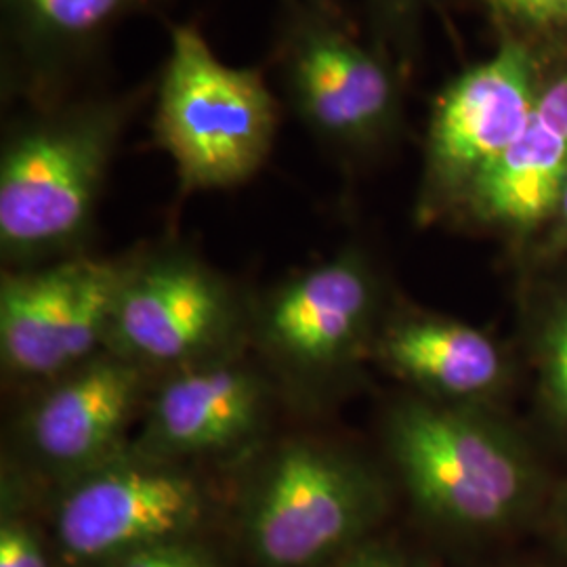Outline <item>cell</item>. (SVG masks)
<instances>
[{"instance_id": "cell-9", "label": "cell", "mask_w": 567, "mask_h": 567, "mask_svg": "<svg viewBox=\"0 0 567 567\" xmlns=\"http://www.w3.org/2000/svg\"><path fill=\"white\" fill-rule=\"evenodd\" d=\"M567 183V55L548 60L536 105L507 152L458 206L477 224L515 236L547 229Z\"/></svg>"}, {"instance_id": "cell-11", "label": "cell", "mask_w": 567, "mask_h": 567, "mask_svg": "<svg viewBox=\"0 0 567 567\" xmlns=\"http://www.w3.org/2000/svg\"><path fill=\"white\" fill-rule=\"evenodd\" d=\"M372 301V271L360 252L347 250L284 288L269 309V339L297 362L332 364L362 334Z\"/></svg>"}, {"instance_id": "cell-18", "label": "cell", "mask_w": 567, "mask_h": 567, "mask_svg": "<svg viewBox=\"0 0 567 567\" xmlns=\"http://www.w3.org/2000/svg\"><path fill=\"white\" fill-rule=\"evenodd\" d=\"M486 4L511 37L536 44L567 37V0H486Z\"/></svg>"}, {"instance_id": "cell-2", "label": "cell", "mask_w": 567, "mask_h": 567, "mask_svg": "<svg viewBox=\"0 0 567 567\" xmlns=\"http://www.w3.org/2000/svg\"><path fill=\"white\" fill-rule=\"evenodd\" d=\"M282 102L261 68L219 60L194 23H173L154 86L152 133L185 192L248 182L269 158Z\"/></svg>"}, {"instance_id": "cell-23", "label": "cell", "mask_w": 567, "mask_h": 567, "mask_svg": "<svg viewBox=\"0 0 567 567\" xmlns=\"http://www.w3.org/2000/svg\"><path fill=\"white\" fill-rule=\"evenodd\" d=\"M343 567H405L404 564H400L398 559L389 557L385 553H379V550H364V553H358L353 555Z\"/></svg>"}, {"instance_id": "cell-14", "label": "cell", "mask_w": 567, "mask_h": 567, "mask_svg": "<svg viewBox=\"0 0 567 567\" xmlns=\"http://www.w3.org/2000/svg\"><path fill=\"white\" fill-rule=\"evenodd\" d=\"M381 358L400 377L450 400H475L507 379L501 347L482 330L446 318H410L391 326Z\"/></svg>"}, {"instance_id": "cell-21", "label": "cell", "mask_w": 567, "mask_h": 567, "mask_svg": "<svg viewBox=\"0 0 567 567\" xmlns=\"http://www.w3.org/2000/svg\"><path fill=\"white\" fill-rule=\"evenodd\" d=\"M374 20L391 39H402L416 20L423 0H370Z\"/></svg>"}, {"instance_id": "cell-17", "label": "cell", "mask_w": 567, "mask_h": 567, "mask_svg": "<svg viewBox=\"0 0 567 567\" xmlns=\"http://www.w3.org/2000/svg\"><path fill=\"white\" fill-rule=\"evenodd\" d=\"M536 358L543 404L567 431V292L555 299L540 324Z\"/></svg>"}, {"instance_id": "cell-1", "label": "cell", "mask_w": 567, "mask_h": 567, "mask_svg": "<svg viewBox=\"0 0 567 567\" xmlns=\"http://www.w3.org/2000/svg\"><path fill=\"white\" fill-rule=\"evenodd\" d=\"M156 82L86 91L23 105L4 128L0 154V244L30 257L76 243L91 225L122 135Z\"/></svg>"}, {"instance_id": "cell-10", "label": "cell", "mask_w": 567, "mask_h": 567, "mask_svg": "<svg viewBox=\"0 0 567 567\" xmlns=\"http://www.w3.org/2000/svg\"><path fill=\"white\" fill-rule=\"evenodd\" d=\"M224 295L185 257H161L124 271L112 337L131 355L177 362L198 353L224 324Z\"/></svg>"}, {"instance_id": "cell-6", "label": "cell", "mask_w": 567, "mask_h": 567, "mask_svg": "<svg viewBox=\"0 0 567 567\" xmlns=\"http://www.w3.org/2000/svg\"><path fill=\"white\" fill-rule=\"evenodd\" d=\"M379 507L381 489L364 468L318 447H288L252 498L248 543L265 566H313L353 540Z\"/></svg>"}, {"instance_id": "cell-8", "label": "cell", "mask_w": 567, "mask_h": 567, "mask_svg": "<svg viewBox=\"0 0 567 567\" xmlns=\"http://www.w3.org/2000/svg\"><path fill=\"white\" fill-rule=\"evenodd\" d=\"M198 515V487L179 473L161 466H107L65 496L58 534L72 559H114L168 545Z\"/></svg>"}, {"instance_id": "cell-16", "label": "cell", "mask_w": 567, "mask_h": 567, "mask_svg": "<svg viewBox=\"0 0 567 567\" xmlns=\"http://www.w3.org/2000/svg\"><path fill=\"white\" fill-rule=\"evenodd\" d=\"M122 280L124 269L116 265L79 259L61 332V370L82 364L110 332Z\"/></svg>"}, {"instance_id": "cell-7", "label": "cell", "mask_w": 567, "mask_h": 567, "mask_svg": "<svg viewBox=\"0 0 567 567\" xmlns=\"http://www.w3.org/2000/svg\"><path fill=\"white\" fill-rule=\"evenodd\" d=\"M168 0H0L2 97L21 105L76 93L124 21Z\"/></svg>"}, {"instance_id": "cell-20", "label": "cell", "mask_w": 567, "mask_h": 567, "mask_svg": "<svg viewBox=\"0 0 567 567\" xmlns=\"http://www.w3.org/2000/svg\"><path fill=\"white\" fill-rule=\"evenodd\" d=\"M114 567H210L198 553L175 545L145 548L124 557Z\"/></svg>"}, {"instance_id": "cell-13", "label": "cell", "mask_w": 567, "mask_h": 567, "mask_svg": "<svg viewBox=\"0 0 567 567\" xmlns=\"http://www.w3.org/2000/svg\"><path fill=\"white\" fill-rule=\"evenodd\" d=\"M259 410L261 386L243 368L192 370L154 400L145 444L164 454L221 450L250 433Z\"/></svg>"}, {"instance_id": "cell-15", "label": "cell", "mask_w": 567, "mask_h": 567, "mask_svg": "<svg viewBox=\"0 0 567 567\" xmlns=\"http://www.w3.org/2000/svg\"><path fill=\"white\" fill-rule=\"evenodd\" d=\"M76 271L79 259L2 280L0 349L11 370L25 377L61 372V332Z\"/></svg>"}, {"instance_id": "cell-22", "label": "cell", "mask_w": 567, "mask_h": 567, "mask_svg": "<svg viewBox=\"0 0 567 567\" xmlns=\"http://www.w3.org/2000/svg\"><path fill=\"white\" fill-rule=\"evenodd\" d=\"M567 248V183L557 204V210L547 227V252H559Z\"/></svg>"}, {"instance_id": "cell-4", "label": "cell", "mask_w": 567, "mask_h": 567, "mask_svg": "<svg viewBox=\"0 0 567 567\" xmlns=\"http://www.w3.org/2000/svg\"><path fill=\"white\" fill-rule=\"evenodd\" d=\"M269 65L284 105L326 147L365 154L398 135L402 81L385 49L309 0H280Z\"/></svg>"}, {"instance_id": "cell-5", "label": "cell", "mask_w": 567, "mask_h": 567, "mask_svg": "<svg viewBox=\"0 0 567 567\" xmlns=\"http://www.w3.org/2000/svg\"><path fill=\"white\" fill-rule=\"evenodd\" d=\"M540 49L543 44L507 34L492 58L442 89L426 128V213L461 204L473 182L524 131L547 65Z\"/></svg>"}, {"instance_id": "cell-12", "label": "cell", "mask_w": 567, "mask_h": 567, "mask_svg": "<svg viewBox=\"0 0 567 567\" xmlns=\"http://www.w3.org/2000/svg\"><path fill=\"white\" fill-rule=\"evenodd\" d=\"M142 377L124 360H97L55 386L30 419L32 446L60 466L95 465L128 423Z\"/></svg>"}, {"instance_id": "cell-3", "label": "cell", "mask_w": 567, "mask_h": 567, "mask_svg": "<svg viewBox=\"0 0 567 567\" xmlns=\"http://www.w3.org/2000/svg\"><path fill=\"white\" fill-rule=\"evenodd\" d=\"M386 442L416 505L450 526H505L538 494L532 452L486 412L405 402L389 416Z\"/></svg>"}, {"instance_id": "cell-19", "label": "cell", "mask_w": 567, "mask_h": 567, "mask_svg": "<svg viewBox=\"0 0 567 567\" xmlns=\"http://www.w3.org/2000/svg\"><path fill=\"white\" fill-rule=\"evenodd\" d=\"M0 567L49 566L34 536L16 522H4L0 529Z\"/></svg>"}, {"instance_id": "cell-24", "label": "cell", "mask_w": 567, "mask_h": 567, "mask_svg": "<svg viewBox=\"0 0 567 567\" xmlns=\"http://www.w3.org/2000/svg\"><path fill=\"white\" fill-rule=\"evenodd\" d=\"M309 2H311V4H316L318 9L326 11L328 16H332V18H337V20L349 23V18H347V13H344L341 0H309Z\"/></svg>"}]
</instances>
